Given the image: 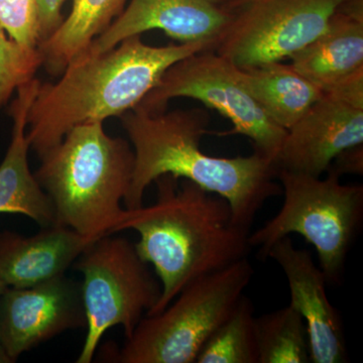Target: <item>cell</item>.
Here are the masks:
<instances>
[{
    "label": "cell",
    "mask_w": 363,
    "mask_h": 363,
    "mask_svg": "<svg viewBox=\"0 0 363 363\" xmlns=\"http://www.w3.org/2000/svg\"><path fill=\"white\" fill-rule=\"evenodd\" d=\"M135 152V169L124 198L128 210L143 206L145 190L159 177L187 179L224 198L238 225L250 230L272 198L281 195L272 160L253 152L248 157L210 156L201 149L209 113L204 108L149 113L136 106L119 116Z\"/></svg>",
    "instance_id": "6da1fadb"
},
{
    "label": "cell",
    "mask_w": 363,
    "mask_h": 363,
    "mask_svg": "<svg viewBox=\"0 0 363 363\" xmlns=\"http://www.w3.org/2000/svg\"><path fill=\"white\" fill-rule=\"evenodd\" d=\"M154 183L156 202L124 208L112 231L138 233L136 250L160 279L161 298L147 316L162 312L195 279L247 257L252 248L250 230L234 222L224 198L169 174Z\"/></svg>",
    "instance_id": "7a4b0ae2"
},
{
    "label": "cell",
    "mask_w": 363,
    "mask_h": 363,
    "mask_svg": "<svg viewBox=\"0 0 363 363\" xmlns=\"http://www.w3.org/2000/svg\"><path fill=\"white\" fill-rule=\"evenodd\" d=\"M206 50L213 45L152 47L133 35L101 54L72 60L57 82H40L28 114L30 149L40 157L75 126L123 116L159 84L169 67Z\"/></svg>",
    "instance_id": "3957f363"
},
{
    "label": "cell",
    "mask_w": 363,
    "mask_h": 363,
    "mask_svg": "<svg viewBox=\"0 0 363 363\" xmlns=\"http://www.w3.org/2000/svg\"><path fill=\"white\" fill-rule=\"evenodd\" d=\"M40 159L33 174L51 198L57 224L94 240L112 234L133 180L130 143L93 121L72 128Z\"/></svg>",
    "instance_id": "277c9868"
},
{
    "label": "cell",
    "mask_w": 363,
    "mask_h": 363,
    "mask_svg": "<svg viewBox=\"0 0 363 363\" xmlns=\"http://www.w3.org/2000/svg\"><path fill=\"white\" fill-rule=\"evenodd\" d=\"M312 177L278 169L283 190L281 210L271 220L250 234V245L267 259L272 245L290 234L303 236L316 250L327 283L342 277L346 257L357 235L363 214V186L343 185L341 177Z\"/></svg>",
    "instance_id": "5b68a950"
},
{
    "label": "cell",
    "mask_w": 363,
    "mask_h": 363,
    "mask_svg": "<svg viewBox=\"0 0 363 363\" xmlns=\"http://www.w3.org/2000/svg\"><path fill=\"white\" fill-rule=\"evenodd\" d=\"M255 269L247 257L195 279L162 312L143 318L114 357L121 363H194L245 295Z\"/></svg>",
    "instance_id": "8992f818"
},
{
    "label": "cell",
    "mask_w": 363,
    "mask_h": 363,
    "mask_svg": "<svg viewBox=\"0 0 363 363\" xmlns=\"http://www.w3.org/2000/svg\"><path fill=\"white\" fill-rule=\"evenodd\" d=\"M102 236L79 255L74 264L83 276L86 338L77 363H90L98 345L112 327L121 326L130 337L159 302L160 279L143 260L135 243L121 236Z\"/></svg>",
    "instance_id": "52a82bcc"
},
{
    "label": "cell",
    "mask_w": 363,
    "mask_h": 363,
    "mask_svg": "<svg viewBox=\"0 0 363 363\" xmlns=\"http://www.w3.org/2000/svg\"><path fill=\"white\" fill-rule=\"evenodd\" d=\"M178 97L192 98L216 109L233 124V130L219 135L247 136L255 152L274 162L286 130L274 123L247 92L238 77V67L214 50L196 52L169 67L138 106L149 113H160Z\"/></svg>",
    "instance_id": "ba28073f"
},
{
    "label": "cell",
    "mask_w": 363,
    "mask_h": 363,
    "mask_svg": "<svg viewBox=\"0 0 363 363\" xmlns=\"http://www.w3.org/2000/svg\"><path fill=\"white\" fill-rule=\"evenodd\" d=\"M345 0H242L214 51L238 69L290 58L326 30Z\"/></svg>",
    "instance_id": "9c48e42d"
},
{
    "label": "cell",
    "mask_w": 363,
    "mask_h": 363,
    "mask_svg": "<svg viewBox=\"0 0 363 363\" xmlns=\"http://www.w3.org/2000/svg\"><path fill=\"white\" fill-rule=\"evenodd\" d=\"M363 145V72L324 92L286 130L277 169L321 177L343 150Z\"/></svg>",
    "instance_id": "30bf717a"
},
{
    "label": "cell",
    "mask_w": 363,
    "mask_h": 363,
    "mask_svg": "<svg viewBox=\"0 0 363 363\" xmlns=\"http://www.w3.org/2000/svg\"><path fill=\"white\" fill-rule=\"evenodd\" d=\"M80 281L65 274L0 296V343L16 362L26 351L69 330L86 327Z\"/></svg>",
    "instance_id": "8fae6325"
},
{
    "label": "cell",
    "mask_w": 363,
    "mask_h": 363,
    "mask_svg": "<svg viewBox=\"0 0 363 363\" xmlns=\"http://www.w3.org/2000/svg\"><path fill=\"white\" fill-rule=\"evenodd\" d=\"M234 2L235 0H131L82 55L101 54L123 40L150 30H162L180 43H209L215 49L233 20Z\"/></svg>",
    "instance_id": "7c38bea8"
},
{
    "label": "cell",
    "mask_w": 363,
    "mask_h": 363,
    "mask_svg": "<svg viewBox=\"0 0 363 363\" xmlns=\"http://www.w3.org/2000/svg\"><path fill=\"white\" fill-rule=\"evenodd\" d=\"M267 257L283 269L290 289V305L305 320L311 362H347L343 322L329 301L326 277L311 253L296 247L292 238L286 236L272 245Z\"/></svg>",
    "instance_id": "4fadbf2b"
},
{
    "label": "cell",
    "mask_w": 363,
    "mask_h": 363,
    "mask_svg": "<svg viewBox=\"0 0 363 363\" xmlns=\"http://www.w3.org/2000/svg\"><path fill=\"white\" fill-rule=\"evenodd\" d=\"M95 240L59 224L33 236L0 231V281L9 288H30L65 274Z\"/></svg>",
    "instance_id": "5bb4252c"
},
{
    "label": "cell",
    "mask_w": 363,
    "mask_h": 363,
    "mask_svg": "<svg viewBox=\"0 0 363 363\" xmlns=\"http://www.w3.org/2000/svg\"><path fill=\"white\" fill-rule=\"evenodd\" d=\"M40 81L33 78L21 86L11 102L9 116L13 130L9 149L0 164V214H21L28 217L40 228L57 225L56 211L51 198L40 187L28 162L26 136L28 114Z\"/></svg>",
    "instance_id": "9a60e30c"
},
{
    "label": "cell",
    "mask_w": 363,
    "mask_h": 363,
    "mask_svg": "<svg viewBox=\"0 0 363 363\" xmlns=\"http://www.w3.org/2000/svg\"><path fill=\"white\" fill-rule=\"evenodd\" d=\"M290 59L324 92L363 72V0H345L326 30Z\"/></svg>",
    "instance_id": "2e32d148"
},
{
    "label": "cell",
    "mask_w": 363,
    "mask_h": 363,
    "mask_svg": "<svg viewBox=\"0 0 363 363\" xmlns=\"http://www.w3.org/2000/svg\"><path fill=\"white\" fill-rule=\"evenodd\" d=\"M238 77L260 108L286 130L324 94L291 64L281 62L238 69Z\"/></svg>",
    "instance_id": "e0dca14e"
},
{
    "label": "cell",
    "mask_w": 363,
    "mask_h": 363,
    "mask_svg": "<svg viewBox=\"0 0 363 363\" xmlns=\"http://www.w3.org/2000/svg\"><path fill=\"white\" fill-rule=\"evenodd\" d=\"M126 0H72L70 13L57 32L38 48L43 66L61 76L69 63L86 52L93 40L123 11Z\"/></svg>",
    "instance_id": "ac0fdd59"
},
{
    "label": "cell",
    "mask_w": 363,
    "mask_h": 363,
    "mask_svg": "<svg viewBox=\"0 0 363 363\" xmlns=\"http://www.w3.org/2000/svg\"><path fill=\"white\" fill-rule=\"evenodd\" d=\"M259 363H308L309 339L305 320L289 305L255 318Z\"/></svg>",
    "instance_id": "d6986e66"
},
{
    "label": "cell",
    "mask_w": 363,
    "mask_h": 363,
    "mask_svg": "<svg viewBox=\"0 0 363 363\" xmlns=\"http://www.w3.org/2000/svg\"><path fill=\"white\" fill-rule=\"evenodd\" d=\"M253 312L252 301L243 295L204 344L196 363H259Z\"/></svg>",
    "instance_id": "ffe728a7"
},
{
    "label": "cell",
    "mask_w": 363,
    "mask_h": 363,
    "mask_svg": "<svg viewBox=\"0 0 363 363\" xmlns=\"http://www.w3.org/2000/svg\"><path fill=\"white\" fill-rule=\"evenodd\" d=\"M42 66L39 50L23 49L0 26V111L21 86L35 78Z\"/></svg>",
    "instance_id": "44dd1931"
},
{
    "label": "cell",
    "mask_w": 363,
    "mask_h": 363,
    "mask_svg": "<svg viewBox=\"0 0 363 363\" xmlns=\"http://www.w3.org/2000/svg\"><path fill=\"white\" fill-rule=\"evenodd\" d=\"M0 26L23 49L38 50L40 30L37 0H0Z\"/></svg>",
    "instance_id": "7402d4cb"
},
{
    "label": "cell",
    "mask_w": 363,
    "mask_h": 363,
    "mask_svg": "<svg viewBox=\"0 0 363 363\" xmlns=\"http://www.w3.org/2000/svg\"><path fill=\"white\" fill-rule=\"evenodd\" d=\"M65 1L66 0H37L40 45L49 40L65 20L62 14Z\"/></svg>",
    "instance_id": "603a6c76"
},
{
    "label": "cell",
    "mask_w": 363,
    "mask_h": 363,
    "mask_svg": "<svg viewBox=\"0 0 363 363\" xmlns=\"http://www.w3.org/2000/svg\"><path fill=\"white\" fill-rule=\"evenodd\" d=\"M363 145H355L343 150L332 162L328 169L335 172L339 176L345 174L362 175L363 173Z\"/></svg>",
    "instance_id": "cb8c5ba5"
},
{
    "label": "cell",
    "mask_w": 363,
    "mask_h": 363,
    "mask_svg": "<svg viewBox=\"0 0 363 363\" xmlns=\"http://www.w3.org/2000/svg\"><path fill=\"white\" fill-rule=\"evenodd\" d=\"M14 362L9 355L7 354L6 350H4L2 344L0 343V363H11Z\"/></svg>",
    "instance_id": "d4e9b609"
},
{
    "label": "cell",
    "mask_w": 363,
    "mask_h": 363,
    "mask_svg": "<svg viewBox=\"0 0 363 363\" xmlns=\"http://www.w3.org/2000/svg\"><path fill=\"white\" fill-rule=\"evenodd\" d=\"M6 286L4 285V283H2L1 281H0V296H1V294L4 293V291L6 290Z\"/></svg>",
    "instance_id": "484cf974"
},
{
    "label": "cell",
    "mask_w": 363,
    "mask_h": 363,
    "mask_svg": "<svg viewBox=\"0 0 363 363\" xmlns=\"http://www.w3.org/2000/svg\"><path fill=\"white\" fill-rule=\"evenodd\" d=\"M241 1H242V0H235V2H234V6H236V4H240Z\"/></svg>",
    "instance_id": "4316f807"
}]
</instances>
